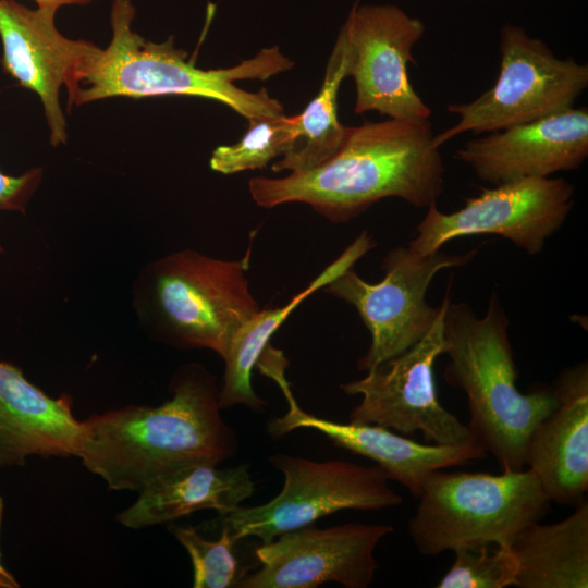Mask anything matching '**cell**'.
Wrapping results in <instances>:
<instances>
[{
  "label": "cell",
  "instance_id": "cell-1",
  "mask_svg": "<svg viewBox=\"0 0 588 588\" xmlns=\"http://www.w3.org/2000/svg\"><path fill=\"white\" fill-rule=\"evenodd\" d=\"M434 135L430 119L347 126L339 150L321 164L283 177H253L248 189L260 207L304 203L333 223L347 222L391 197L427 209L444 184Z\"/></svg>",
  "mask_w": 588,
  "mask_h": 588
},
{
  "label": "cell",
  "instance_id": "cell-2",
  "mask_svg": "<svg viewBox=\"0 0 588 588\" xmlns=\"http://www.w3.org/2000/svg\"><path fill=\"white\" fill-rule=\"evenodd\" d=\"M172 397L159 406L127 405L83 420V466L108 489L139 492L177 467L220 464L235 455L236 433L221 416L219 387L200 364L174 375Z\"/></svg>",
  "mask_w": 588,
  "mask_h": 588
},
{
  "label": "cell",
  "instance_id": "cell-3",
  "mask_svg": "<svg viewBox=\"0 0 588 588\" xmlns=\"http://www.w3.org/2000/svg\"><path fill=\"white\" fill-rule=\"evenodd\" d=\"M136 14L131 0H113L110 12L112 38L106 49L97 48L68 90V110L112 97L140 99L183 95L219 101L248 121L284 114L283 106L261 88L244 90L235 81H265L291 70L294 62L279 47L261 49L240 64L203 70L187 61V53L172 37L154 42L132 29Z\"/></svg>",
  "mask_w": 588,
  "mask_h": 588
},
{
  "label": "cell",
  "instance_id": "cell-4",
  "mask_svg": "<svg viewBox=\"0 0 588 588\" xmlns=\"http://www.w3.org/2000/svg\"><path fill=\"white\" fill-rule=\"evenodd\" d=\"M443 333L450 359L444 378L466 394L474 441L502 471L525 469L528 439L559 401L552 388L518 390L509 319L498 294L480 318L468 304L449 301Z\"/></svg>",
  "mask_w": 588,
  "mask_h": 588
},
{
  "label": "cell",
  "instance_id": "cell-5",
  "mask_svg": "<svg viewBox=\"0 0 588 588\" xmlns=\"http://www.w3.org/2000/svg\"><path fill=\"white\" fill-rule=\"evenodd\" d=\"M252 245L237 260L193 249L148 262L133 285L138 322L154 339L220 357L236 331L261 308L249 289Z\"/></svg>",
  "mask_w": 588,
  "mask_h": 588
},
{
  "label": "cell",
  "instance_id": "cell-6",
  "mask_svg": "<svg viewBox=\"0 0 588 588\" xmlns=\"http://www.w3.org/2000/svg\"><path fill=\"white\" fill-rule=\"evenodd\" d=\"M408 522L417 551L436 556L464 547L509 542L550 509L530 469L500 475L433 471Z\"/></svg>",
  "mask_w": 588,
  "mask_h": 588
},
{
  "label": "cell",
  "instance_id": "cell-7",
  "mask_svg": "<svg viewBox=\"0 0 588 588\" xmlns=\"http://www.w3.org/2000/svg\"><path fill=\"white\" fill-rule=\"evenodd\" d=\"M500 54L499 74L489 89L471 101L448 106L458 120L434 135L438 147L464 133L481 135L567 111L588 87L587 63L556 57L520 26H502Z\"/></svg>",
  "mask_w": 588,
  "mask_h": 588
},
{
  "label": "cell",
  "instance_id": "cell-8",
  "mask_svg": "<svg viewBox=\"0 0 588 588\" xmlns=\"http://www.w3.org/2000/svg\"><path fill=\"white\" fill-rule=\"evenodd\" d=\"M268 460L283 474L281 491L265 504L241 505L220 516L237 541L253 536L268 543L342 510L377 511L403 503L389 486L385 471L376 464L319 462L285 454H273Z\"/></svg>",
  "mask_w": 588,
  "mask_h": 588
},
{
  "label": "cell",
  "instance_id": "cell-9",
  "mask_svg": "<svg viewBox=\"0 0 588 588\" xmlns=\"http://www.w3.org/2000/svg\"><path fill=\"white\" fill-rule=\"evenodd\" d=\"M476 254L477 249L462 255L439 250L421 256L397 246L381 262V281L369 283L352 267L326 285L322 291L352 305L370 332L371 343L358 368L368 371L420 341L442 309V304L433 307L426 299L431 281L443 269L465 266Z\"/></svg>",
  "mask_w": 588,
  "mask_h": 588
},
{
  "label": "cell",
  "instance_id": "cell-10",
  "mask_svg": "<svg viewBox=\"0 0 588 588\" xmlns=\"http://www.w3.org/2000/svg\"><path fill=\"white\" fill-rule=\"evenodd\" d=\"M449 301L448 290L440 315L415 345L364 378L340 385L348 395H362L350 422L381 426L408 438L419 431L428 444L476 443L467 425L446 411L437 394L433 366L446 350L443 319Z\"/></svg>",
  "mask_w": 588,
  "mask_h": 588
},
{
  "label": "cell",
  "instance_id": "cell-11",
  "mask_svg": "<svg viewBox=\"0 0 588 588\" xmlns=\"http://www.w3.org/2000/svg\"><path fill=\"white\" fill-rule=\"evenodd\" d=\"M574 193L575 186L563 177H525L482 188L450 213L439 210L436 203L427 208L407 246L426 256L457 237L494 234L536 255L564 224Z\"/></svg>",
  "mask_w": 588,
  "mask_h": 588
},
{
  "label": "cell",
  "instance_id": "cell-12",
  "mask_svg": "<svg viewBox=\"0 0 588 588\" xmlns=\"http://www.w3.org/2000/svg\"><path fill=\"white\" fill-rule=\"evenodd\" d=\"M350 48L348 76L355 84L354 111L389 119L428 120L431 109L411 84L407 66L424 22L394 4L355 7L342 26Z\"/></svg>",
  "mask_w": 588,
  "mask_h": 588
},
{
  "label": "cell",
  "instance_id": "cell-13",
  "mask_svg": "<svg viewBox=\"0 0 588 588\" xmlns=\"http://www.w3.org/2000/svg\"><path fill=\"white\" fill-rule=\"evenodd\" d=\"M394 527L345 523L327 528L314 524L259 544L260 567L244 575L240 588H315L334 581L345 588H367L378 569L375 550Z\"/></svg>",
  "mask_w": 588,
  "mask_h": 588
},
{
  "label": "cell",
  "instance_id": "cell-14",
  "mask_svg": "<svg viewBox=\"0 0 588 588\" xmlns=\"http://www.w3.org/2000/svg\"><path fill=\"white\" fill-rule=\"evenodd\" d=\"M58 9H30L15 0H0L1 68L17 85L39 97L53 147L68 142L60 89L73 86L98 48L91 41L63 36L54 24Z\"/></svg>",
  "mask_w": 588,
  "mask_h": 588
},
{
  "label": "cell",
  "instance_id": "cell-15",
  "mask_svg": "<svg viewBox=\"0 0 588 588\" xmlns=\"http://www.w3.org/2000/svg\"><path fill=\"white\" fill-rule=\"evenodd\" d=\"M285 368L284 365H274L266 373L278 383L289 404L283 416L273 418L267 425L268 432L273 438H280L296 429L317 430L334 446L376 462L389 479L402 485L416 499L426 479L433 471L468 465L487 455L476 443L421 444L381 426L350 421L343 424L308 414L298 406L285 378Z\"/></svg>",
  "mask_w": 588,
  "mask_h": 588
},
{
  "label": "cell",
  "instance_id": "cell-16",
  "mask_svg": "<svg viewBox=\"0 0 588 588\" xmlns=\"http://www.w3.org/2000/svg\"><path fill=\"white\" fill-rule=\"evenodd\" d=\"M587 156V107L488 133L455 151L480 181L492 185L575 170Z\"/></svg>",
  "mask_w": 588,
  "mask_h": 588
},
{
  "label": "cell",
  "instance_id": "cell-17",
  "mask_svg": "<svg viewBox=\"0 0 588 588\" xmlns=\"http://www.w3.org/2000/svg\"><path fill=\"white\" fill-rule=\"evenodd\" d=\"M556 407L532 430L526 467L553 502L576 506L588 490V366L560 373L552 387Z\"/></svg>",
  "mask_w": 588,
  "mask_h": 588
},
{
  "label": "cell",
  "instance_id": "cell-18",
  "mask_svg": "<svg viewBox=\"0 0 588 588\" xmlns=\"http://www.w3.org/2000/svg\"><path fill=\"white\" fill-rule=\"evenodd\" d=\"M72 397H51L21 368L0 360V468L22 466L29 457H77L84 426Z\"/></svg>",
  "mask_w": 588,
  "mask_h": 588
},
{
  "label": "cell",
  "instance_id": "cell-19",
  "mask_svg": "<svg viewBox=\"0 0 588 588\" xmlns=\"http://www.w3.org/2000/svg\"><path fill=\"white\" fill-rule=\"evenodd\" d=\"M254 492L248 465L219 468L215 463H192L146 485L117 520L127 528L142 529L172 523L199 510H215L225 516Z\"/></svg>",
  "mask_w": 588,
  "mask_h": 588
},
{
  "label": "cell",
  "instance_id": "cell-20",
  "mask_svg": "<svg viewBox=\"0 0 588 588\" xmlns=\"http://www.w3.org/2000/svg\"><path fill=\"white\" fill-rule=\"evenodd\" d=\"M375 245L373 237L367 231L360 232L336 259L287 304L274 309H260L236 331L221 356L224 362L223 378L219 387L221 409L241 404L256 412L264 408L267 402L255 393L252 376L260 355L270 344L271 336L307 297L354 267Z\"/></svg>",
  "mask_w": 588,
  "mask_h": 588
},
{
  "label": "cell",
  "instance_id": "cell-21",
  "mask_svg": "<svg viewBox=\"0 0 588 588\" xmlns=\"http://www.w3.org/2000/svg\"><path fill=\"white\" fill-rule=\"evenodd\" d=\"M510 544L518 562L514 587L587 588V500L559 522L529 524Z\"/></svg>",
  "mask_w": 588,
  "mask_h": 588
},
{
  "label": "cell",
  "instance_id": "cell-22",
  "mask_svg": "<svg viewBox=\"0 0 588 588\" xmlns=\"http://www.w3.org/2000/svg\"><path fill=\"white\" fill-rule=\"evenodd\" d=\"M348 66L350 48L341 27L327 62L321 88L305 110L295 115L293 142L289 150L272 164V171H306L321 164L339 150L347 126L339 121L338 95L342 82L348 76Z\"/></svg>",
  "mask_w": 588,
  "mask_h": 588
},
{
  "label": "cell",
  "instance_id": "cell-23",
  "mask_svg": "<svg viewBox=\"0 0 588 588\" xmlns=\"http://www.w3.org/2000/svg\"><path fill=\"white\" fill-rule=\"evenodd\" d=\"M248 122V130L237 143L212 151L210 167L213 171L233 174L261 169L289 150L295 134V115H264Z\"/></svg>",
  "mask_w": 588,
  "mask_h": 588
},
{
  "label": "cell",
  "instance_id": "cell-24",
  "mask_svg": "<svg viewBox=\"0 0 588 588\" xmlns=\"http://www.w3.org/2000/svg\"><path fill=\"white\" fill-rule=\"evenodd\" d=\"M221 525L220 537L215 540L206 538L198 527L172 523L168 527L191 558L194 588L236 587L244 576L233 552L237 540L225 524Z\"/></svg>",
  "mask_w": 588,
  "mask_h": 588
},
{
  "label": "cell",
  "instance_id": "cell-25",
  "mask_svg": "<svg viewBox=\"0 0 588 588\" xmlns=\"http://www.w3.org/2000/svg\"><path fill=\"white\" fill-rule=\"evenodd\" d=\"M437 588H505L514 586L518 562L509 542L464 547Z\"/></svg>",
  "mask_w": 588,
  "mask_h": 588
},
{
  "label": "cell",
  "instance_id": "cell-26",
  "mask_svg": "<svg viewBox=\"0 0 588 588\" xmlns=\"http://www.w3.org/2000/svg\"><path fill=\"white\" fill-rule=\"evenodd\" d=\"M42 168H32L21 175L0 171V210L26 212L27 205L42 180ZM4 252L0 244V254Z\"/></svg>",
  "mask_w": 588,
  "mask_h": 588
},
{
  "label": "cell",
  "instance_id": "cell-27",
  "mask_svg": "<svg viewBox=\"0 0 588 588\" xmlns=\"http://www.w3.org/2000/svg\"><path fill=\"white\" fill-rule=\"evenodd\" d=\"M20 584L12 573H10L1 561L0 550V588H19Z\"/></svg>",
  "mask_w": 588,
  "mask_h": 588
},
{
  "label": "cell",
  "instance_id": "cell-28",
  "mask_svg": "<svg viewBox=\"0 0 588 588\" xmlns=\"http://www.w3.org/2000/svg\"><path fill=\"white\" fill-rule=\"evenodd\" d=\"M38 7L86 5L94 0H34Z\"/></svg>",
  "mask_w": 588,
  "mask_h": 588
},
{
  "label": "cell",
  "instance_id": "cell-29",
  "mask_svg": "<svg viewBox=\"0 0 588 588\" xmlns=\"http://www.w3.org/2000/svg\"><path fill=\"white\" fill-rule=\"evenodd\" d=\"M3 511H4V502H3V499H2V497L0 494V540H1V527H2V519H3Z\"/></svg>",
  "mask_w": 588,
  "mask_h": 588
},
{
  "label": "cell",
  "instance_id": "cell-30",
  "mask_svg": "<svg viewBox=\"0 0 588 588\" xmlns=\"http://www.w3.org/2000/svg\"><path fill=\"white\" fill-rule=\"evenodd\" d=\"M466 1H473V0H466Z\"/></svg>",
  "mask_w": 588,
  "mask_h": 588
}]
</instances>
